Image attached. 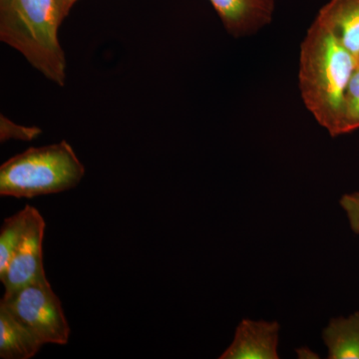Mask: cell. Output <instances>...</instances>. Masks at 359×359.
<instances>
[{
  "instance_id": "9",
  "label": "cell",
  "mask_w": 359,
  "mask_h": 359,
  "mask_svg": "<svg viewBox=\"0 0 359 359\" xmlns=\"http://www.w3.org/2000/svg\"><path fill=\"white\" fill-rule=\"evenodd\" d=\"M42 346L22 323L0 306V358L29 359L36 355Z\"/></svg>"
},
{
  "instance_id": "4",
  "label": "cell",
  "mask_w": 359,
  "mask_h": 359,
  "mask_svg": "<svg viewBox=\"0 0 359 359\" xmlns=\"http://www.w3.org/2000/svg\"><path fill=\"white\" fill-rule=\"evenodd\" d=\"M0 306H4L43 346H65L69 341V325L60 299L48 280L4 292Z\"/></svg>"
},
{
  "instance_id": "7",
  "label": "cell",
  "mask_w": 359,
  "mask_h": 359,
  "mask_svg": "<svg viewBox=\"0 0 359 359\" xmlns=\"http://www.w3.org/2000/svg\"><path fill=\"white\" fill-rule=\"evenodd\" d=\"M226 32L236 39L249 36L269 25L275 0H210Z\"/></svg>"
},
{
  "instance_id": "15",
  "label": "cell",
  "mask_w": 359,
  "mask_h": 359,
  "mask_svg": "<svg viewBox=\"0 0 359 359\" xmlns=\"http://www.w3.org/2000/svg\"><path fill=\"white\" fill-rule=\"evenodd\" d=\"M78 0H58L59 4H60L61 9H62L63 13L66 18H67L68 14H69L71 8H72L73 6Z\"/></svg>"
},
{
  "instance_id": "11",
  "label": "cell",
  "mask_w": 359,
  "mask_h": 359,
  "mask_svg": "<svg viewBox=\"0 0 359 359\" xmlns=\"http://www.w3.org/2000/svg\"><path fill=\"white\" fill-rule=\"evenodd\" d=\"M35 208L25 205L20 212L4 219L0 231V275L6 271L14 250L25 237Z\"/></svg>"
},
{
  "instance_id": "10",
  "label": "cell",
  "mask_w": 359,
  "mask_h": 359,
  "mask_svg": "<svg viewBox=\"0 0 359 359\" xmlns=\"http://www.w3.org/2000/svg\"><path fill=\"white\" fill-rule=\"evenodd\" d=\"M328 359H359V311L332 318L323 332Z\"/></svg>"
},
{
  "instance_id": "3",
  "label": "cell",
  "mask_w": 359,
  "mask_h": 359,
  "mask_svg": "<svg viewBox=\"0 0 359 359\" xmlns=\"http://www.w3.org/2000/svg\"><path fill=\"white\" fill-rule=\"evenodd\" d=\"M84 176V165L68 142L32 147L0 167V195L32 199L65 192Z\"/></svg>"
},
{
  "instance_id": "6",
  "label": "cell",
  "mask_w": 359,
  "mask_h": 359,
  "mask_svg": "<svg viewBox=\"0 0 359 359\" xmlns=\"http://www.w3.org/2000/svg\"><path fill=\"white\" fill-rule=\"evenodd\" d=\"M278 321L243 320L219 359H278Z\"/></svg>"
},
{
  "instance_id": "14",
  "label": "cell",
  "mask_w": 359,
  "mask_h": 359,
  "mask_svg": "<svg viewBox=\"0 0 359 359\" xmlns=\"http://www.w3.org/2000/svg\"><path fill=\"white\" fill-rule=\"evenodd\" d=\"M339 204L346 214L351 230L359 235V192L342 196Z\"/></svg>"
},
{
  "instance_id": "13",
  "label": "cell",
  "mask_w": 359,
  "mask_h": 359,
  "mask_svg": "<svg viewBox=\"0 0 359 359\" xmlns=\"http://www.w3.org/2000/svg\"><path fill=\"white\" fill-rule=\"evenodd\" d=\"M42 133L39 127H26L15 124L6 116H0V140L32 141Z\"/></svg>"
},
{
  "instance_id": "12",
  "label": "cell",
  "mask_w": 359,
  "mask_h": 359,
  "mask_svg": "<svg viewBox=\"0 0 359 359\" xmlns=\"http://www.w3.org/2000/svg\"><path fill=\"white\" fill-rule=\"evenodd\" d=\"M359 130V67L354 72L344 98L339 136Z\"/></svg>"
},
{
  "instance_id": "1",
  "label": "cell",
  "mask_w": 359,
  "mask_h": 359,
  "mask_svg": "<svg viewBox=\"0 0 359 359\" xmlns=\"http://www.w3.org/2000/svg\"><path fill=\"white\" fill-rule=\"evenodd\" d=\"M358 67L353 54L314 20L301 45L299 91L306 109L332 137L339 136L347 87Z\"/></svg>"
},
{
  "instance_id": "2",
  "label": "cell",
  "mask_w": 359,
  "mask_h": 359,
  "mask_svg": "<svg viewBox=\"0 0 359 359\" xmlns=\"http://www.w3.org/2000/svg\"><path fill=\"white\" fill-rule=\"evenodd\" d=\"M65 18L58 0H0V40L59 87L67 76L59 40Z\"/></svg>"
},
{
  "instance_id": "8",
  "label": "cell",
  "mask_w": 359,
  "mask_h": 359,
  "mask_svg": "<svg viewBox=\"0 0 359 359\" xmlns=\"http://www.w3.org/2000/svg\"><path fill=\"white\" fill-rule=\"evenodd\" d=\"M316 20L339 39L359 65V0H330Z\"/></svg>"
},
{
  "instance_id": "5",
  "label": "cell",
  "mask_w": 359,
  "mask_h": 359,
  "mask_svg": "<svg viewBox=\"0 0 359 359\" xmlns=\"http://www.w3.org/2000/svg\"><path fill=\"white\" fill-rule=\"evenodd\" d=\"M45 221L35 209L25 237L14 250L6 271L0 275L6 292L47 280L42 256Z\"/></svg>"
}]
</instances>
